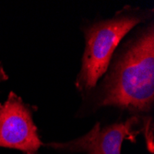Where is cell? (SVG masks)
Instances as JSON below:
<instances>
[{
    "instance_id": "cell-7",
    "label": "cell",
    "mask_w": 154,
    "mask_h": 154,
    "mask_svg": "<svg viewBox=\"0 0 154 154\" xmlns=\"http://www.w3.org/2000/svg\"><path fill=\"white\" fill-rule=\"evenodd\" d=\"M26 154H35V152H26Z\"/></svg>"
},
{
    "instance_id": "cell-4",
    "label": "cell",
    "mask_w": 154,
    "mask_h": 154,
    "mask_svg": "<svg viewBox=\"0 0 154 154\" xmlns=\"http://www.w3.org/2000/svg\"><path fill=\"white\" fill-rule=\"evenodd\" d=\"M140 117L132 116L124 122L115 123L102 128L96 123L93 128L80 137L64 143H46V147L55 149L87 154H121V147L125 139L136 142V137L141 132L139 128Z\"/></svg>"
},
{
    "instance_id": "cell-3",
    "label": "cell",
    "mask_w": 154,
    "mask_h": 154,
    "mask_svg": "<svg viewBox=\"0 0 154 154\" xmlns=\"http://www.w3.org/2000/svg\"><path fill=\"white\" fill-rule=\"evenodd\" d=\"M34 108L10 91L5 103H0V147L26 152H36L44 143L33 122Z\"/></svg>"
},
{
    "instance_id": "cell-6",
    "label": "cell",
    "mask_w": 154,
    "mask_h": 154,
    "mask_svg": "<svg viewBox=\"0 0 154 154\" xmlns=\"http://www.w3.org/2000/svg\"><path fill=\"white\" fill-rule=\"evenodd\" d=\"M8 79V74H7L6 71H5V69H4V67H3L2 63L0 62V82L6 81Z\"/></svg>"
},
{
    "instance_id": "cell-2",
    "label": "cell",
    "mask_w": 154,
    "mask_h": 154,
    "mask_svg": "<svg viewBox=\"0 0 154 154\" xmlns=\"http://www.w3.org/2000/svg\"><path fill=\"white\" fill-rule=\"evenodd\" d=\"M149 13V10L125 6L114 17L95 21L84 28L85 50L75 81L79 91L86 95L96 87L107 71L121 40L137 24L148 19Z\"/></svg>"
},
{
    "instance_id": "cell-1",
    "label": "cell",
    "mask_w": 154,
    "mask_h": 154,
    "mask_svg": "<svg viewBox=\"0 0 154 154\" xmlns=\"http://www.w3.org/2000/svg\"><path fill=\"white\" fill-rule=\"evenodd\" d=\"M94 98L95 107L116 106L140 114L154 103V27L150 23L125 43L109 65Z\"/></svg>"
},
{
    "instance_id": "cell-5",
    "label": "cell",
    "mask_w": 154,
    "mask_h": 154,
    "mask_svg": "<svg viewBox=\"0 0 154 154\" xmlns=\"http://www.w3.org/2000/svg\"><path fill=\"white\" fill-rule=\"evenodd\" d=\"M153 119L150 116L146 117L145 124L143 125V128H145V137H146V142L147 148L149 152H153Z\"/></svg>"
}]
</instances>
